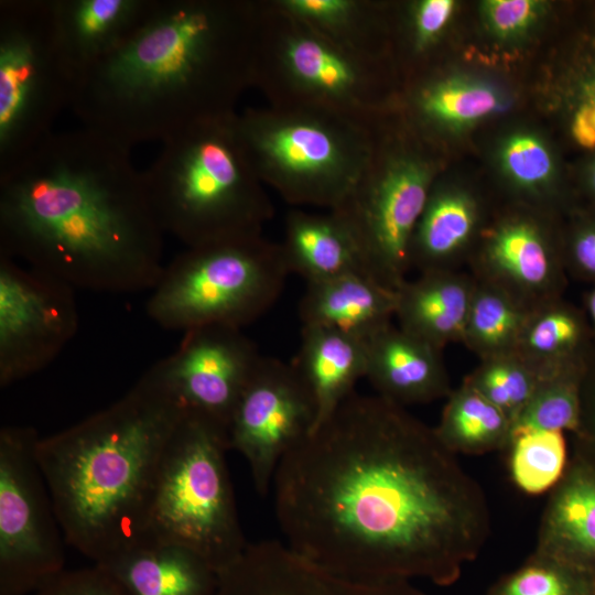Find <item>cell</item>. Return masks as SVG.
<instances>
[{
  "label": "cell",
  "mask_w": 595,
  "mask_h": 595,
  "mask_svg": "<svg viewBox=\"0 0 595 595\" xmlns=\"http://www.w3.org/2000/svg\"><path fill=\"white\" fill-rule=\"evenodd\" d=\"M285 544L357 581L456 583L490 534L480 485L407 408L353 392L280 462Z\"/></svg>",
  "instance_id": "6da1fadb"
},
{
  "label": "cell",
  "mask_w": 595,
  "mask_h": 595,
  "mask_svg": "<svg viewBox=\"0 0 595 595\" xmlns=\"http://www.w3.org/2000/svg\"><path fill=\"white\" fill-rule=\"evenodd\" d=\"M163 234L130 149L94 130L51 132L0 172V253L75 290H152Z\"/></svg>",
  "instance_id": "7a4b0ae2"
},
{
  "label": "cell",
  "mask_w": 595,
  "mask_h": 595,
  "mask_svg": "<svg viewBox=\"0 0 595 595\" xmlns=\"http://www.w3.org/2000/svg\"><path fill=\"white\" fill-rule=\"evenodd\" d=\"M258 0H154L140 28L78 79L84 127L131 149L235 112L252 87Z\"/></svg>",
  "instance_id": "3957f363"
},
{
  "label": "cell",
  "mask_w": 595,
  "mask_h": 595,
  "mask_svg": "<svg viewBox=\"0 0 595 595\" xmlns=\"http://www.w3.org/2000/svg\"><path fill=\"white\" fill-rule=\"evenodd\" d=\"M183 412L145 371L112 404L40 437L36 456L65 540L95 564L148 538L160 463Z\"/></svg>",
  "instance_id": "277c9868"
},
{
  "label": "cell",
  "mask_w": 595,
  "mask_h": 595,
  "mask_svg": "<svg viewBox=\"0 0 595 595\" xmlns=\"http://www.w3.org/2000/svg\"><path fill=\"white\" fill-rule=\"evenodd\" d=\"M236 115L199 121L163 142L142 173L162 228L187 248L262 235L274 207L239 139Z\"/></svg>",
  "instance_id": "5b68a950"
},
{
  "label": "cell",
  "mask_w": 595,
  "mask_h": 595,
  "mask_svg": "<svg viewBox=\"0 0 595 595\" xmlns=\"http://www.w3.org/2000/svg\"><path fill=\"white\" fill-rule=\"evenodd\" d=\"M236 127L258 177L294 206L340 207L372 150L374 126L320 109L249 107Z\"/></svg>",
  "instance_id": "8992f818"
},
{
  "label": "cell",
  "mask_w": 595,
  "mask_h": 595,
  "mask_svg": "<svg viewBox=\"0 0 595 595\" xmlns=\"http://www.w3.org/2000/svg\"><path fill=\"white\" fill-rule=\"evenodd\" d=\"M382 56L351 50L258 0L252 87L268 105L313 108L374 126L382 118Z\"/></svg>",
  "instance_id": "52a82bcc"
},
{
  "label": "cell",
  "mask_w": 595,
  "mask_h": 595,
  "mask_svg": "<svg viewBox=\"0 0 595 595\" xmlns=\"http://www.w3.org/2000/svg\"><path fill=\"white\" fill-rule=\"evenodd\" d=\"M229 450L226 429L184 410L162 455L148 524V538L190 549L217 573L248 544L226 462Z\"/></svg>",
  "instance_id": "ba28073f"
},
{
  "label": "cell",
  "mask_w": 595,
  "mask_h": 595,
  "mask_svg": "<svg viewBox=\"0 0 595 595\" xmlns=\"http://www.w3.org/2000/svg\"><path fill=\"white\" fill-rule=\"evenodd\" d=\"M289 274L280 244L263 235L190 247L164 267L147 314L165 329H242L278 301Z\"/></svg>",
  "instance_id": "9c48e42d"
},
{
  "label": "cell",
  "mask_w": 595,
  "mask_h": 595,
  "mask_svg": "<svg viewBox=\"0 0 595 595\" xmlns=\"http://www.w3.org/2000/svg\"><path fill=\"white\" fill-rule=\"evenodd\" d=\"M76 79L62 52L52 0L0 2V172L44 137L72 104Z\"/></svg>",
  "instance_id": "30bf717a"
},
{
  "label": "cell",
  "mask_w": 595,
  "mask_h": 595,
  "mask_svg": "<svg viewBox=\"0 0 595 595\" xmlns=\"http://www.w3.org/2000/svg\"><path fill=\"white\" fill-rule=\"evenodd\" d=\"M378 122L368 164L334 212L351 230L366 272L397 291L411 270V241L434 182V169L420 151L387 141Z\"/></svg>",
  "instance_id": "8fae6325"
},
{
  "label": "cell",
  "mask_w": 595,
  "mask_h": 595,
  "mask_svg": "<svg viewBox=\"0 0 595 595\" xmlns=\"http://www.w3.org/2000/svg\"><path fill=\"white\" fill-rule=\"evenodd\" d=\"M31 426L0 431V595L36 592L63 572L67 543Z\"/></svg>",
  "instance_id": "7c38bea8"
},
{
  "label": "cell",
  "mask_w": 595,
  "mask_h": 595,
  "mask_svg": "<svg viewBox=\"0 0 595 595\" xmlns=\"http://www.w3.org/2000/svg\"><path fill=\"white\" fill-rule=\"evenodd\" d=\"M75 289L0 253V386L46 367L78 328Z\"/></svg>",
  "instance_id": "4fadbf2b"
},
{
  "label": "cell",
  "mask_w": 595,
  "mask_h": 595,
  "mask_svg": "<svg viewBox=\"0 0 595 595\" xmlns=\"http://www.w3.org/2000/svg\"><path fill=\"white\" fill-rule=\"evenodd\" d=\"M313 399L292 364L262 356L231 415L230 450L247 461L264 497L282 458L314 429Z\"/></svg>",
  "instance_id": "5bb4252c"
},
{
  "label": "cell",
  "mask_w": 595,
  "mask_h": 595,
  "mask_svg": "<svg viewBox=\"0 0 595 595\" xmlns=\"http://www.w3.org/2000/svg\"><path fill=\"white\" fill-rule=\"evenodd\" d=\"M262 355L241 328L188 329L177 348L147 372L188 412L226 429Z\"/></svg>",
  "instance_id": "9a60e30c"
},
{
  "label": "cell",
  "mask_w": 595,
  "mask_h": 595,
  "mask_svg": "<svg viewBox=\"0 0 595 595\" xmlns=\"http://www.w3.org/2000/svg\"><path fill=\"white\" fill-rule=\"evenodd\" d=\"M564 260L547 228L531 215H509L483 231L469 273L533 310L560 298Z\"/></svg>",
  "instance_id": "2e32d148"
},
{
  "label": "cell",
  "mask_w": 595,
  "mask_h": 595,
  "mask_svg": "<svg viewBox=\"0 0 595 595\" xmlns=\"http://www.w3.org/2000/svg\"><path fill=\"white\" fill-rule=\"evenodd\" d=\"M212 595H428L411 581H357L334 574L301 556L284 542L248 543L218 573Z\"/></svg>",
  "instance_id": "e0dca14e"
},
{
  "label": "cell",
  "mask_w": 595,
  "mask_h": 595,
  "mask_svg": "<svg viewBox=\"0 0 595 595\" xmlns=\"http://www.w3.org/2000/svg\"><path fill=\"white\" fill-rule=\"evenodd\" d=\"M365 378L400 407L446 399L453 390L443 350L392 323L366 340Z\"/></svg>",
  "instance_id": "ac0fdd59"
},
{
  "label": "cell",
  "mask_w": 595,
  "mask_h": 595,
  "mask_svg": "<svg viewBox=\"0 0 595 595\" xmlns=\"http://www.w3.org/2000/svg\"><path fill=\"white\" fill-rule=\"evenodd\" d=\"M153 3L154 0H52L57 39L76 84L140 28Z\"/></svg>",
  "instance_id": "d6986e66"
},
{
  "label": "cell",
  "mask_w": 595,
  "mask_h": 595,
  "mask_svg": "<svg viewBox=\"0 0 595 595\" xmlns=\"http://www.w3.org/2000/svg\"><path fill=\"white\" fill-rule=\"evenodd\" d=\"M397 292L365 272L306 283L299 303L302 326H323L367 340L392 323Z\"/></svg>",
  "instance_id": "ffe728a7"
},
{
  "label": "cell",
  "mask_w": 595,
  "mask_h": 595,
  "mask_svg": "<svg viewBox=\"0 0 595 595\" xmlns=\"http://www.w3.org/2000/svg\"><path fill=\"white\" fill-rule=\"evenodd\" d=\"M476 281L469 271L437 270L407 279L396 291L403 331L444 349L462 343Z\"/></svg>",
  "instance_id": "44dd1931"
},
{
  "label": "cell",
  "mask_w": 595,
  "mask_h": 595,
  "mask_svg": "<svg viewBox=\"0 0 595 595\" xmlns=\"http://www.w3.org/2000/svg\"><path fill=\"white\" fill-rule=\"evenodd\" d=\"M480 206L469 193L432 185L413 232L411 268L426 271L462 270L483 234Z\"/></svg>",
  "instance_id": "7402d4cb"
},
{
  "label": "cell",
  "mask_w": 595,
  "mask_h": 595,
  "mask_svg": "<svg viewBox=\"0 0 595 595\" xmlns=\"http://www.w3.org/2000/svg\"><path fill=\"white\" fill-rule=\"evenodd\" d=\"M98 565L130 595H212L217 585L218 573L196 553L152 538Z\"/></svg>",
  "instance_id": "603a6c76"
},
{
  "label": "cell",
  "mask_w": 595,
  "mask_h": 595,
  "mask_svg": "<svg viewBox=\"0 0 595 595\" xmlns=\"http://www.w3.org/2000/svg\"><path fill=\"white\" fill-rule=\"evenodd\" d=\"M291 364L313 399L315 429L365 378L366 340L334 328L302 326L300 348Z\"/></svg>",
  "instance_id": "cb8c5ba5"
},
{
  "label": "cell",
  "mask_w": 595,
  "mask_h": 595,
  "mask_svg": "<svg viewBox=\"0 0 595 595\" xmlns=\"http://www.w3.org/2000/svg\"><path fill=\"white\" fill-rule=\"evenodd\" d=\"M534 552L595 575V474L582 465L552 489Z\"/></svg>",
  "instance_id": "d4e9b609"
},
{
  "label": "cell",
  "mask_w": 595,
  "mask_h": 595,
  "mask_svg": "<svg viewBox=\"0 0 595 595\" xmlns=\"http://www.w3.org/2000/svg\"><path fill=\"white\" fill-rule=\"evenodd\" d=\"M279 244L290 274L300 275L306 283L349 272L367 273L351 230L334 210H290Z\"/></svg>",
  "instance_id": "484cf974"
},
{
  "label": "cell",
  "mask_w": 595,
  "mask_h": 595,
  "mask_svg": "<svg viewBox=\"0 0 595 595\" xmlns=\"http://www.w3.org/2000/svg\"><path fill=\"white\" fill-rule=\"evenodd\" d=\"M433 429L451 453L482 455L506 450L512 424L502 411L463 379L447 396Z\"/></svg>",
  "instance_id": "4316f807"
},
{
  "label": "cell",
  "mask_w": 595,
  "mask_h": 595,
  "mask_svg": "<svg viewBox=\"0 0 595 595\" xmlns=\"http://www.w3.org/2000/svg\"><path fill=\"white\" fill-rule=\"evenodd\" d=\"M285 11L351 50L385 57L382 4L368 0H275Z\"/></svg>",
  "instance_id": "83f0119b"
},
{
  "label": "cell",
  "mask_w": 595,
  "mask_h": 595,
  "mask_svg": "<svg viewBox=\"0 0 595 595\" xmlns=\"http://www.w3.org/2000/svg\"><path fill=\"white\" fill-rule=\"evenodd\" d=\"M475 281L462 344L479 360L517 353L532 310L504 290Z\"/></svg>",
  "instance_id": "f1b7e54d"
},
{
  "label": "cell",
  "mask_w": 595,
  "mask_h": 595,
  "mask_svg": "<svg viewBox=\"0 0 595 595\" xmlns=\"http://www.w3.org/2000/svg\"><path fill=\"white\" fill-rule=\"evenodd\" d=\"M583 334L578 315L558 298L531 311L517 353L538 375L576 366Z\"/></svg>",
  "instance_id": "f546056e"
},
{
  "label": "cell",
  "mask_w": 595,
  "mask_h": 595,
  "mask_svg": "<svg viewBox=\"0 0 595 595\" xmlns=\"http://www.w3.org/2000/svg\"><path fill=\"white\" fill-rule=\"evenodd\" d=\"M501 105L499 94L489 85L461 78L430 80L410 97V108L419 119L435 126L473 123Z\"/></svg>",
  "instance_id": "4dcf8cb0"
},
{
  "label": "cell",
  "mask_w": 595,
  "mask_h": 595,
  "mask_svg": "<svg viewBox=\"0 0 595 595\" xmlns=\"http://www.w3.org/2000/svg\"><path fill=\"white\" fill-rule=\"evenodd\" d=\"M506 450L510 477L528 495L552 490L565 473L566 445L562 431H518Z\"/></svg>",
  "instance_id": "1f68e13d"
},
{
  "label": "cell",
  "mask_w": 595,
  "mask_h": 595,
  "mask_svg": "<svg viewBox=\"0 0 595 595\" xmlns=\"http://www.w3.org/2000/svg\"><path fill=\"white\" fill-rule=\"evenodd\" d=\"M580 365L538 375L532 394L515 421L511 435L523 430L577 431L581 421Z\"/></svg>",
  "instance_id": "d6a6232c"
},
{
  "label": "cell",
  "mask_w": 595,
  "mask_h": 595,
  "mask_svg": "<svg viewBox=\"0 0 595 595\" xmlns=\"http://www.w3.org/2000/svg\"><path fill=\"white\" fill-rule=\"evenodd\" d=\"M487 595H595V575L537 552L502 575Z\"/></svg>",
  "instance_id": "836d02e7"
},
{
  "label": "cell",
  "mask_w": 595,
  "mask_h": 595,
  "mask_svg": "<svg viewBox=\"0 0 595 595\" xmlns=\"http://www.w3.org/2000/svg\"><path fill=\"white\" fill-rule=\"evenodd\" d=\"M537 379L536 370L518 353L482 359L464 378L512 425L529 401Z\"/></svg>",
  "instance_id": "e575fe53"
},
{
  "label": "cell",
  "mask_w": 595,
  "mask_h": 595,
  "mask_svg": "<svg viewBox=\"0 0 595 595\" xmlns=\"http://www.w3.org/2000/svg\"><path fill=\"white\" fill-rule=\"evenodd\" d=\"M502 164L516 185L530 192H538L552 176L550 152L539 139L529 134H517L506 142Z\"/></svg>",
  "instance_id": "d590c367"
},
{
  "label": "cell",
  "mask_w": 595,
  "mask_h": 595,
  "mask_svg": "<svg viewBox=\"0 0 595 595\" xmlns=\"http://www.w3.org/2000/svg\"><path fill=\"white\" fill-rule=\"evenodd\" d=\"M453 0H421L409 4L404 21L413 56L425 54L440 39L454 12Z\"/></svg>",
  "instance_id": "8d00e7d4"
},
{
  "label": "cell",
  "mask_w": 595,
  "mask_h": 595,
  "mask_svg": "<svg viewBox=\"0 0 595 595\" xmlns=\"http://www.w3.org/2000/svg\"><path fill=\"white\" fill-rule=\"evenodd\" d=\"M35 595H130L105 567L94 564L78 570H64L50 580Z\"/></svg>",
  "instance_id": "74e56055"
},
{
  "label": "cell",
  "mask_w": 595,
  "mask_h": 595,
  "mask_svg": "<svg viewBox=\"0 0 595 595\" xmlns=\"http://www.w3.org/2000/svg\"><path fill=\"white\" fill-rule=\"evenodd\" d=\"M542 3L534 0H488L483 13L488 26L500 37H512L528 30L537 20Z\"/></svg>",
  "instance_id": "f35d334b"
},
{
  "label": "cell",
  "mask_w": 595,
  "mask_h": 595,
  "mask_svg": "<svg viewBox=\"0 0 595 595\" xmlns=\"http://www.w3.org/2000/svg\"><path fill=\"white\" fill-rule=\"evenodd\" d=\"M569 259L580 273L595 278V225L575 232L570 241Z\"/></svg>",
  "instance_id": "ab89813d"
},
{
  "label": "cell",
  "mask_w": 595,
  "mask_h": 595,
  "mask_svg": "<svg viewBox=\"0 0 595 595\" xmlns=\"http://www.w3.org/2000/svg\"><path fill=\"white\" fill-rule=\"evenodd\" d=\"M572 136L584 148H595V105L581 102L573 116Z\"/></svg>",
  "instance_id": "60d3db41"
},
{
  "label": "cell",
  "mask_w": 595,
  "mask_h": 595,
  "mask_svg": "<svg viewBox=\"0 0 595 595\" xmlns=\"http://www.w3.org/2000/svg\"><path fill=\"white\" fill-rule=\"evenodd\" d=\"M581 102L595 105V64L585 73L580 82Z\"/></svg>",
  "instance_id": "b9f144b4"
},
{
  "label": "cell",
  "mask_w": 595,
  "mask_h": 595,
  "mask_svg": "<svg viewBox=\"0 0 595 595\" xmlns=\"http://www.w3.org/2000/svg\"><path fill=\"white\" fill-rule=\"evenodd\" d=\"M587 310L592 324L595 328V289L587 296Z\"/></svg>",
  "instance_id": "7bdbcfd3"
},
{
  "label": "cell",
  "mask_w": 595,
  "mask_h": 595,
  "mask_svg": "<svg viewBox=\"0 0 595 595\" xmlns=\"http://www.w3.org/2000/svg\"><path fill=\"white\" fill-rule=\"evenodd\" d=\"M589 183H591V188L593 193L595 194V166L592 170Z\"/></svg>",
  "instance_id": "ee69618b"
}]
</instances>
